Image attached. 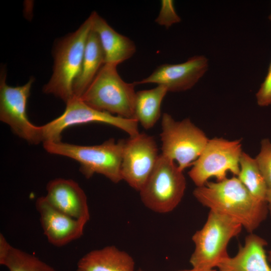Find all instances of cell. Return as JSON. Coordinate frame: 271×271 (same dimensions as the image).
I'll return each mask as SVG.
<instances>
[{
  "instance_id": "cell-26",
  "label": "cell",
  "mask_w": 271,
  "mask_h": 271,
  "mask_svg": "<svg viewBox=\"0 0 271 271\" xmlns=\"http://www.w3.org/2000/svg\"><path fill=\"white\" fill-rule=\"evenodd\" d=\"M177 271H216V270L212 269H200V268L193 267L192 269H183V270H177Z\"/></svg>"
},
{
  "instance_id": "cell-7",
  "label": "cell",
  "mask_w": 271,
  "mask_h": 271,
  "mask_svg": "<svg viewBox=\"0 0 271 271\" xmlns=\"http://www.w3.org/2000/svg\"><path fill=\"white\" fill-rule=\"evenodd\" d=\"M66 104V108L60 116L39 126V136L43 144L61 142L62 133L66 128L72 125L89 123L109 124L125 131L129 137L140 133L138 122L135 119L125 118L97 110L75 96Z\"/></svg>"
},
{
  "instance_id": "cell-22",
  "label": "cell",
  "mask_w": 271,
  "mask_h": 271,
  "mask_svg": "<svg viewBox=\"0 0 271 271\" xmlns=\"http://www.w3.org/2000/svg\"><path fill=\"white\" fill-rule=\"evenodd\" d=\"M260 150L255 158L268 188H271V142L268 139H263Z\"/></svg>"
},
{
  "instance_id": "cell-5",
  "label": "cell",
  "mask_w": 271,
  "mask_h": 271,
  "mask_svg": "<svg viewBox=\"0 0 271 271\" xmlns=\"http://www.w3.org/2000/svg\"><path fill=\"white\" fill-rule=\"evenodd\" d=\"M242 225L225 215L210 210L203 227L192 236L195 249L190 262L193 267L212 269L228 256L227 246L241 232Z\"/></svg>"
},
{
  "instance_id": "cell-12",
  "label": "cell",
  "mask_w": 271,
  "mask_h": 271,
  "mask_svg": "<svg viewBox=\"0 0 271 271\" xmlns=\"http://www.w3.org/2000/svg\"><path fill=\"white\" fill-rule=\"evenodd\" d=\"M208 68V60L206 57L194 56L182 63L162 64L149 76L135 83L137 85L157 84L166 87L168 92L184 91L193 87Z\"/></svg>"
},
{
  "instance_id": "cell-29",
  "label": "cell",
  "mask_w": 271,
  "mask_h": 271,
  "mask_svg": "<svg viewBox=\"0 0 271 271\" xmlns=\"http://www.w3.org/2000/svg\"><path fill=\"white\" fill-rule=\"evenodd\" d=\"M137 271H145V270H142V269H138Z\"/></svg>"
},
{
  "instance_id": "cell-23",
  "label": "cell",
  "mask_w": 271,
  "mask_h": 271,
  "mask_svg": "<svg viewBox=\"0 0 271 271\" xmlns=\"http://www.w3.org/2000/svg\"><path fill=\"white\" fill-rule=\"evenodd\" d=\"M161 4L159 13L155 20L156 23L167 29L181 22V19L176 12L173 1L162 0Z\"/></svg>"
},
{
  "instance_id": "cell-17",
  "label": "cell",
  "mask_w": 271,
  "mask_h": 271,
  "mask_svg": "<svg viewBox=\"0 0 271 271\" xmlns=\"http://www.w3.org/2000/svg\"><path fill=\"white\" fill-rule=\"evenodd\" d=\"M135 262L127 252L108 245L88 252L78 261L75 271H134Z\"/></svg>"
},
{
  "instance_id": "cell-14",
  "label": "cell",
  "mask_w": 271,
  "mask_h": 271,
  "mask_svg": "<svg viewBox=\"0 0 271 271\" xmlns=\"http://www.w3.org/2000/svg\"><path fill=\"white\" fill-rule=\"evenodd\" d=\"M46 201L52 207L76 219H90L87 196L79 184L71 179L56 178L46 186Z\"/></svg>"
},
{
  "instance_id": "cell-18",
  "label": "cell",
  "mask_w": 271,
  "mask_h": 271,
  "mask_svg": "<svg viewBox=\"0 0 271 271\" xmlns=\"http://www.w3.org/2000/svg\"><path fill=\"white\" fill-rule=\"evenodd\" d=\"M104 64V54L99 39L92 29L87 40L80 73L73 84L75 96H82Z\"/></svg>"
},
{
  "instance_id": "cell-16",
  "label": "cell",
  "mask_w": 271,
  "mask_h": 271,
  "mask_svg": "<svg viewBox=\"0 0 271 271\" xmlns=\"http://www.w3.org/2000/svg\"><path fill=\"white\" fill-rule=\"evenodd\" d=\"M266 245L263 238L251 233L235 256H228L218 264L219 271H271L264 249Z\"/></svg>"
},
{
  "instance_id": "cell-21",
  "label": "cell",
  "mask_w": 271,
  "mask_h": 271,
  "mask_svg": "<svg viewBox=\"0 0 271 271\" xmlns=\"http://www.w3.org/2000/svg\"><path fill=\"white\" fill-rule=\"evenodd\" d=\"M238 178L256 198L265 201L267 186L255 159L242 152Z\"/></svg>"
},
{
  "instance_id": "cell-25",
  "label": "cell",
  "mask_w": 271,
  "mask_h": 271,
  "mask_svg": "<svg viewBox=\"0 0 271 271\" xmlns=\"http://www.w3.org/2000/svg\"><path fill=\"white\" fill-rule=\"evenodd\" d=\"M265 201L267 202L268 210L271 216V188L267 189L265 196Z\"/></svg>"
},
{
  "instance_id": "cell-11",
  "label": "cell",
  "mask_w": 271,
  "mask_h": 271,
  "mask_svg": "<svg viewBox=\"0 0 271 271\" xmlns=\"http://www.w3.org/2000/svg\"><path fill=\"white\" fill-rule=\"evenodd\" d=\"M160 155L152 136L144 133L124 141L121 173L122 180L140 191L154 169Z\"/></svg>"
},
{
  "instance_id": "cell-13",
  "label": "cell",
  "mask_w": 271,
  "mask_h": 271,
  "mask_svg": "<svg viewBox=\"0 0 271 271\" xmlns=\"http://www.w3.org/2000/svg\"><path fill=\"white\" fill-rule=\"evenodd\" d=\"M35 206L44 234L53 245L63 246L83 235L88 221L75 219L55 209L44 196L37 199Z\"/></svg>"
},
{
  "instance_id": "cell-20",
  "label": "cell",
  "mask_w": 271,
  "mask_h": 271,
  "mask_svg": "<svg viewBox=\"0 0 271 271\" xmlns=\"http://www.w3.org/2000/svg\"><path fill=\"white\" fill-rule=\"evenodd\" d=\"M0 264L9 271H57L36 256L11 245L0 233Z\"/></svg>"
},
{
  "instance_id": "cell-1",
  "label": "cell",
  "mask_w": 271,
  "mask_h": 271,
  "mask_svg": "<svg viewBox=\"0 0 271 271\" xmlns=\"http://www.w3.org/2000/svg\"><path fill=\"white\" fill-rule=\"evenodd\" d=\"M193 194L202 205L234 219L250 233L265 219L268 211L266 201L254 197L236 177L208 181L197 187Z\"/></svg>"
},
{
  "instance_id": "cell-6",
  "label": "cell",
  "mask_w": 271,
  "mask_h": 271,
  "mask_svg": "<svg viewBox=\"0 0 271 271\" xmlns=\"http://www.w3.org/2000/svg\"><path fill=\"white\" fill-rule=\"evenodd\" d=\"M186 187L183 171L174 161L160 154L154 169L139 192L142 203L148 209L166 214L179 204Z\"/></svg>"
},
{
  "instance_id": "cell-19",
  "label": "cell",
  "mask_w": 271,
  "mask_h": 271,
  "mask_svg": "<svg viewBox=\"0 0 271 271\" xmlns=\"http://www.w3.org/2000/svg\"><path fill=\"white\" fill-rule=\"evenodd\" d=\"M168 90L162 85L136 92L134 118L145 129L152 128L161 116L162 102Z\"/></svg>"
},
{
  "instance_id": "cell-9",
  "label": "cell",
  "mask_w": 271,
  "mask_h": 271,
  "mask_svg": "<svg viewBox=\"0 0 271 271\" xmlns=\"http://www.w3.org/2000/svg\"><path fill=\"white\" fill-rule=\"evenodd\" d=\"M241 146V139H208L188 173L190 178L197 187H201L211 177H215L217 181L226 179L228 172L237 176L242 153Z\"/></svg>"
},
{
  "instance_id": "cell-3",
  "label": "cell",
  "mask_w": 271,
  "mask_h": 271,
  "mask_svg": "<svg viewBox=\"0 0 271 271\" xmlns=\"http://www.w3.org/2000/svg\"><path fill=\"white\" fill-rule=\"evenodd\" d=\"M125 140L109 139L95 146H80L61 141L43 144L48 153L65 156L78 162L86 178L99 174L114 183L122 180L121 167Z\"/></svg>"
},
{
  "instance_id": "cell-10",
  "label": "cell",
  "mask_w": 271,
  "mask_h": 271,
  "mask_svg": "<svg viewBox=\"0 0 271 271\" xmlns=\"http://www.w3.org/2000/svg\"><path fill=\"white\" fill-rule=\"evenodd\" d=\"M34 79L22 86L12 87L6 83L2 72L0 80V120L7 124L13 133L31 144L41 142L39 126L29 120L27 104Z\"/></svg>"
},
{
  "instance_id": "cell-27",
  "label": "cell",
  "mask_w": 271,
  "mask_h": 271,
  "mask_svg": "<svg viewBox=\"0 0 271 271\" xmlns=\"http://www.w3.org/2000/svg\"><path fill=\"white\" fill-rule=\"evenodd\" d=\"M267 259L271 262V250L268 252Z\"/></svg>"
},
{
  "instance_id": "cell-28",
  "label": "cell",
  "mask_w": 271,
  "mask_h": 271,
  "mask_svg": "<svg viewBox=\"0 0 271 271\" xmlns=\"http://www.w3.org/2000/svg\"><path fill=\"white\" fill-rule=\"evenodd\" d=\"M268 19L271 20V13L269 15V16H268Z\"/></svg>"
},
{
  "instance_id": "cell-24",
  "label": "cell",
  "mask_w": 271,
  "mask_h": 271,
  "mask_svg": "<svg viewBox=\"0 0 271 271\" xmlns=\"http://www.w3.org/2000/svg\"><path fill=\"white\" fill-rule=\"evenodd\" d=\"M256 98L260 106L271 105V62L264 80L256 94Z\"/></svg>"
},
{
  "instance_id": "cell-15",
  "label": "cell",
  "mask_w": 271,
  "mask_h": 271,
  "mask_svg": "<svg viewBox=\"0 0 271 271\" xmlns=\"http://www.w3.org/2000/svg\"><path fill=\"white\" fill-rule=\"evenodd\" d=\"M92 29L97 35L105 57V63L117 66L135 54V43L128 37L114 30L96 12H93Z\"/></svg>"
},
{
  "instance_id": "cell-2",
  "label": "cell",
  "mask_w": 271,
  "mask_h": 271,
  "mask_svg": "<svg viewBox=\"0 0 271 271\" xmlns=\"http://www.w3.org/2000/svg\"><path fill=\"white\" fill-rule=\"evenodd\" d=\"M91 16L74 32L59 40L54 51L53 72L43 91L65 103L74 97L73 86L82 67L85 48L92 30Z\"/></svg>"
},
{
  "instance_id": "cell-4",
  "label": "cell",
  "mask_w": 271,
  "mask_h": 271,
  "mask_svg": "<svg viewBox=\"0 0 271 271\" xmlns=\"http://www.w3.org/2000/svg\"><path fill=\"white\" fill-rule=\"evenodd\" d=\"M136 85L121 78L116 65L105 63L80 98L97 110L134 119Z\"/></svg>"
},
{
  "instance_id": "cell-8",
  "label": "cell",
  "mask_w": 271,
  "mask_h": 271,
  "mask_svg": "<svg viewBox=\"0 0 271 271\" xmlns=\"http://www.w3.org/2000/svg\"><path fill=\"white\" fill-rule=\"evenodd\" d=\"M161 125V154L176 161L182 171L192 166L208 142L205 133L189 118L176 121L167 113L162 115Z\"/></svg>"
}]
</instances>
